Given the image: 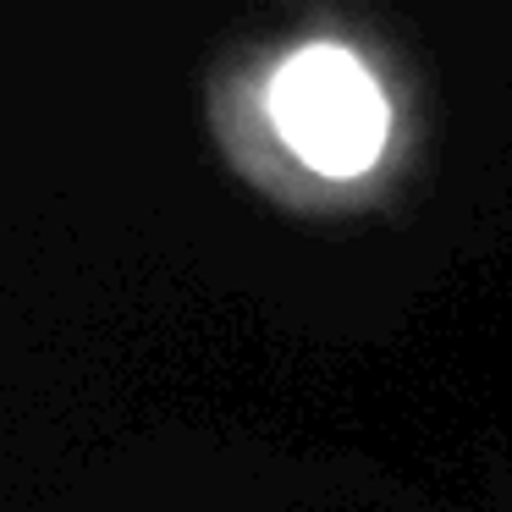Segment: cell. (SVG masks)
I'll return each instance as SVG.
<instances>
[{
	"label": "cell",
	"mask_w": 512,
	"mask_h": 512,
	"mask_svg": "<svg viewBox=\"0 0 512 512\" xmlns=\"http://www.w3.org/2000/svg\"><path fill=\"white\" fill-rule=\"evenodd\" d=\"M276 127L303 166L325 177H358L386 144V94L336 45H309L276 78Z\"/></svg>",
	"instance_id": "obj_1"
}]
</instances>
